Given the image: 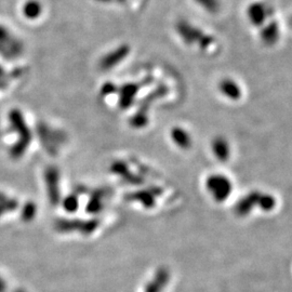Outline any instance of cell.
I'll list each match as a JSON object with an SVG mask.
<instances>
[{"mask_svg":"<svg viewBox=\"0 0 292 292\" xmlns=\"http://www.w3.org/2000/svg\"><path fill=\"white\" fill-rule=\"evenodd\" d=\"M207 190L217 202H223L230 197L233 185L230 179L223 175H212L206 181Z\"/></svg>","mask_w":292,"mask_h":292,"instance_id":"obj_1","label":"cell"},{"mask_svg":"<svg viewBox=\"0 0 292 292\" xmlns=\"http://www.w3.org/2000/svg\"><path fill=\"white\" fill-rule=\"evenodd\" d=\"M261 193L258 191H253L249 193L248 195L242 197L235 206V214L238 216L248 215L253 207L258 205V200Z\"/></svg>","mask_w":292,"mask_h":292,"instance_id":"obj_2","label":"cell"},{"mask_svg":"<svg viewBox=\"0 0 292 292\" xmlns=\"http://www.w3.org/2000/svg\"><path fill=\"white\" fill-rule=\"evenodd\" d=\"M176 28L177 32L181 35V37L183 38V40L186 43H192L194 41L200 42L201 39L205 37V34H202L198 28L190 25L189 23L180 22L177 24Z\"/></svg>","mask_w":292,"mask_h":292,"instance_id":"obj_3","label":"cell"},{"mask_svg":"<svg viewBox=\"0 0 292 292\" xmlns=\"http://www.w3.org/2000/svg\"><path fill=\"white\" fill-rule=\"evenodd\" d=\"M212 151H214V156L220 161H226L230 158V145L223 136H216L212 141Z\"/></svg>","mask_w":292,"mask_h":292,"instance_id":"obj_4","label":"cell"},{"mask_svg":"<svg viewBox=\"0 0 292 292\" xmlns=\"http://www.w3.org/2000/svg\"><path fill=\"white\" fill-rule=\"evenodd\" d=\"M219 89L226 97L231 98V100L236 101L241 97L240 87L234 80H232V79L226 78L221 80L219 83Z\"/></svg>","mask_w":292,"mask_h":292,"instance_id":"obj_5","label":"cell"},{"mask_svg":"<svg viewBox=\"0 0 292 292\" xmlns=\"http://www.w3.org/2000/svg\"><path fill=\"white\" fill-rule=\"evenodd\" d=\"M171 137L175 144L183 148V150H189L192 146V137L189 132L180 127L173 128L171 131Z\"/></svg>","mask_w":292,"mask_h":292,"instance_id":"obj_6","label":"cell"},{"mask_svg":"<svg viewBox=\"0 0 292 292\" xmlns=\"http://www.w3.org/2000/svg\"><path fill=\"white\" fill-rule=\"evenodd\" d=\"M248 16L252 24L255 26H260L264 23L266 19V12L263 4L261 3H252L248 9Z\"/></svg>","mask_w":292,"mask_h":292,"instance_id":"obj_7","label":"cell"},{"mask_svg":"<svg viewBox=\"0 0 292 292\" xmlns=\"http://www.w3.org/2000/svg\"><path fill=\"white\" fill-rule=\"evenodd\" d=\"M279 37V29L278 25L275 22L270 23L269 25L263 28V31L261 32V38L263 42L266 44H274Z\"/></svg>","mask_w":292,"mask_h":292,"instance_id":"obj_8","label":"cell"},{"mask_svg":"<svg viewBox=\"0 0 292 292\" xmlns=\"http://www.w3.org/2000/svg\"><path fill=\"white\" fill-rule=\"evenodd\" d=\"M168 280V272L166 270H159L155 279L147 286L146 292H159Z\"/></svg>","mask_w":292,"mask_h":292,"instance_id":"obj_9","label":"cell"},{"mask_svg":"<svg viewBox=\"0 0 292 292\" xmlns=\"http://www.w3.org/2000/svg\"><path fill=\"white\" fill-rule=\"evenodd\" d=\"M258 206L261 210L263 211H271L273 210L275 206H276V199L274 196H272L270 194H262L260 195V198L258 200Z\"/></svg>","mask_w":292,"mask_h":292,"instance_id":"obj_10","label":"cell"},{"mask_svg":"<svg viewBox=\"0 0 292 292\" xmlns=\"http://www.w3.org/2000/svg\"><path fill=\"white\" fill-rule=\"evenodd\" d=\"M136 199H140L142 201V205H144L147 208H151L155 204L154 195L147 192H140L136 194Z\"/></svg>","mask_w":292,"mask_h":292,"instance_id":"obj_11","label":"cell"},{"mask_svg":"<svg viewBox=\"0 0 292 292\" xmlns=\"http://www.w3.org/2000/svg\"><path fill=\"white\" fill-rule=\"evenodd\" d=\"M125 95H123L122 97V102H123V105L125 106H128L130 105L131 103V98L136 96V93L137 91V87L136 85H128L126 86L125 88Z\"/></svg>","mask_w":292,"mask_h":292,"instance_id":"obj_12","label":"cell"},{"mask_svg":"<svg viewBox=\"0 0 292 292\" xmlns=\"http://www.w3.org/2000/svg\"><path fill=\"white\" fill-rule=\"evenodd\" d=\"M196 1L209 12H216L220 8L217 0H196Z\"/></svg>","mask_w":292,"mask_h":292,"instance_id":"obj_13","label":"cell"},{"mask_svg":"<svg viewBox=\"0 0 292 292\" xmlns=\"http://www.w3.org/2000/svg\"><path fill=\"white\" fill-rule=\"evenodd\" d=\"M6 29H7L6 27H4V29H3V27H2V26H0V34H1V35H4V37H10L9 33H8V32H4V31H6ZM2 43H3V40H2V39H0V49H1Z\"/></svg>","mask_w":292,"mask_h":292,"instance_id":"obj_14","label":"cell"},{"mask_svg":"<svg viewBox=\"0 0 292 292\" xmlns=\"http://www.w3.org/2000/svg\"><path fill=\"white\" fill-rule=\"evenodd\" d=\"M0 292H6V284L1 278H0Z\"/></svg>","mask_w":292,"mask_h":292,"instance_id":"obj_15","label":"cell"},{"mask_svg":"<svg viewBox=\"0 0 292 292\" xmlns=\"http://www.w3.org/2000/svg\"><path fill=\"white\" fill-rule=\"evenodd\" d=\"M17 292H24V291H22V290H18Z\"/></svg>","mask_w":292,"mask_h":292,"instance_id":"obj_16","label":"cell"}]
</instances>
